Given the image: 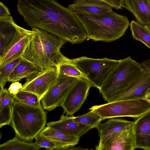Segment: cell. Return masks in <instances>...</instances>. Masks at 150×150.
Instances as JSON below:
<instances>
[{
  "mask_svg": "<svg viewBox=\"0 0 150 150\" xmlns=\"http://www.w3.org/2000/svg\"><path fill=\"white\" fill-rule=\"evenodd\" d=\"M92 87L85 78L77 79L61 105L66 116H73L81 108Z\"/></svg>",
  "mask_w": 150,
  "mask_h": 150,
  "instance_id": "10",
  "label": "cell"
},
{
  "mask_svg": "<svg viewBox=\"0 0 150 150\" xmlns=\"http://www.w3.org/2000/svg\"><path fill=\"white\" fill-rule=\"evenodd\" d=\"M150 33V25H144Z\"/></svg>",
  "mask_w": 150,
  "mask_h": 150,
  "instance_id": "35",
  "label": "cell"
},
{
  "mask_svg": "<svg viewBox=\"0 0 150 150\" xmlns=\"http://www.w3.org/2000/svg\"><path fill=\"white\" fill-rule=\"evenodd\" d=\"M102 0V1H103V0Z\"/></svg>",
  "mask_w": 150,
  "mask_h": 150,
  "instance_id": "39",
  "label": "cell"
},
{
  "mask_svg": "<svg viewBox=\"0 0 150 150\" xmlns=\"http://www.w3.org/2000/svg\"><path fill=\"white\" fill-rule=\"evenodd\" d=\"M87 33V39L109 42L123 35L130 25L125 16L111 11L99 14L74 12Z\"/></svg>",
  "mask_w": 150,
  "mask_h": 150,
  "instance_id": "2",
  "label": "cell"
},
{
  "mask_svg": "<svg viewBox=\"0 0 150 150\" xmlns=\"http://www.w3.org/2000/svg\"><path fill=\"white\" fill-rule=\"evenodd\" d=\"M149 93L150 74L144 69L139 76L114 101L145 99Z\"/></svg>",
  "mask_w": 150,
  "mask_h": 150,
  "instance_id": "11",
  "label": "cell"
},
{
  "mask_svg": "<svg viewBox=\"0 0 150 150\" xmlns=\"http://www.w3.org/2000/svg\"><path fill=\"white\" fill-rule=\"evenodd\" d=\"M22 59L23 57H21L4 65L0 66V89L4 88L8 81L10 75Z\"/></svg>",
  "mask_w": 150,
  "mask_h": 150,
  "instance_id": "27",
  "label": "cell"
},
{
  "mask_svg": "<svg viewBox=\"0 0 150 150\" xmlns=\"http://www.w3.org/2000/svg\"><path fill=\"white\" fill-rule=\"evenodd\" d=\"M140 64L130 56L119 60L99 89L103 99L113 101L143 71Z\"/></svg>",
  "mask_w": 150,
  "mask_h": 150,
  "instance_id": "4",
  "label": "cell"
},
{
  "mask_svg": "<svg viewBox=\"0 0 150 150\" xmlns=\"http://www.w3.org/2000/svg\"><path fill=\"white\" fill-rule=\"evenodd\" d=\"M35 139V143L40 148H44L48 150H58L59 148L57 144L43 135L39 134Z\"/></svg>",
  "mask_w": 150,
  "mask_h": 150,
  "instance_id": "29",
  "label": "cell"
},
{
  "mask_svg": "<svg viewBox=\"0 0 150 150\" xmlns=\"http://www.w3.org/2000/svg\"><path fill=\"white\" fill-rule=\"evenodd\" d=\"M149 3L150 4V0H147Z\"/></svg>",
  "mask_w": 150,
  "mask_h": 150,
  "instance_id": "37",
  "label": "cell"
},
{
  "mask_svg": "<svg viewBox=\"0 0 150 150\" xmlns=\"http://www.w3.org/2000/svg\"><path fill=\"white\" fill-rule=\"evenodd\" d=\"M59 74L77 79L85 78L86 76L74 64L67 60V58L63 55L57 66Z\"/></svg>",
  "mask_w": 150,
  "mask_h": 150,
  "instance_id": "25",
  "label": "cell"
},
{
  "mask_svg": "<svg viewBox=\"0 0 150 150\" xmlns=\"http://www.w3.org/2000/svg\"><path fill=\"white\" fill-rule=\"evenodd\" d=\"M77 79L59 73L56 82L41 100L44 109L51 111L57 107L61 106Z\"/></svg>",
  "mask_w": 150,
  "mask_h": 150,
  "instance_id": "7",
  "label": "cell"
},
{
  "mask_svg": "<svg viewBox=\"0 0 150 150\" xmlns=\"http://www.w3.org/2000/svg\"><path fill=\"white\" fill-rule=\"evenodd\" d=\"M146 100H150V93L149 94L145 99Z\"/></svg>",
  "mask_w": 150,
  "mask_h": 150,
  "instance_id": "36",
  "label": "cell"
},
{
  "mask_svg": "<svg viewBox=\"0 0 150 150\" xmlns=\"http://www.w3.org/2000/svg\"><path fill=\"white\" fill-rule=\"evenodd\" d=\"M130 26L133 38L150 49V33L144 26L134 20L131 21Z\"/></svg>",
  "mask_w": 150,
  "mask_h": 150,
  "instance_id": "24",
  "label": "cell"
},
{
  "mask_svg": "<svg viewBox=\"0 0 150 150\" xmlns=\"http://www.w3.org/2000/svg\"><path fill=\"white\" fill-rule=\"evenodd\" d=\"M141 66L146 69L150 74V58L145 60L140 64Z\"/></svg>",
  "mask_w": 150,
  "mask_h": 150,
  "instance_id": "34",
  "label": "cell"
},
{
  "mask_svg": "<svg viewBox=\"0 0 150 150\" xmlns=\"http://www.w3.org/2000/svg\"><path fill=\"white\" fill-rule=\"evenodd\" d=\"M73 12L99 14L112 11V7L102 0H76L67 8Z\"/></svg>",
  "mask_w": 150,
  "mask_h": 150,
  "instance_id": "18",
  "label": "cell"
},
{
  "mask_svg": "<svg viewBox=\"0 0 150 150\" xmlns=\"http://www.w3.org/2000/svg\"><path fill=\"white\" fill-rule=\"evenodd\" d=\"M42 106L29 105L16 100L12 108L10 125L20 139L32 142L45 127L46 114Z\"/></svg>",
  "mask_w": 150,
  "mask_h": 150,
  "instance_id": "3",
  "label": "cell"
},
{
  "mask_svg": "<svg viewBox=\"0 0 150 150\" xmlns=\"http://www.w3.org/2000/svg\"><path fill=\"white\" fill-rule=\"evenodd\" d=\"M134 122L122 119L111 118L104 123L100 122L96 127L100 139L96 150H98L106 141L113 134L121 130L132 128Z\"/></svg>",
  "mask_w": 150,
  "mask_h": 150,
  "instance_id": "14",
  "label": "cell"
},
{
  "mask_svg": "<svg viewBox=\"0 0 150 150\" xmlns=\"http://www.w3.org/2000/svg\"><path fill=\"white\" fill-rule=\"evenodd\" d=\"M61 117L59 120L48 122L47 126L79 138L91 129L90 126L75 122L71 116Z\"/></svg>",
  "mask_w": 150,
  "mask_h": 150,
  "instance_id": "16",
  "label": "cell"
},
{
  "mask_svg": "<svg viewBox=\"0 0 150 150\" xmlns=\"http://www.w3.org/2000/svg\"><path fill=\"white\" fill-rule=\"evenodd\" d=\"M124 8L130 11L137 21L145 25H150V4L147 0H124Z\"/></svg>",
  "mask_w": 150,
  "mask_h": 150,
  "instance_id": "19",
  "label": "cell"
},
{
  "mask_svg": "<svg viewBox=\"0 0 150 150\" xmlns=\"http://www.w3.org/2000/svg\"><path fill=\"white\" fill-rule=\"evenodd\" d=\"M67 60L86 76L92 87L99 89L119 60L107 58L94 59L82 56Z\"/></svg>",
  "mask_w": 150,
  "mask_h": 150,
  "instance_id": "6",
  "label": "cell"
},
{
  "mask_svg": "<svg viewBox=\"0 0 150 150\" xmlns=\"http://www.w3.org/2000/svg\"><path fill=\"white\" fill-rule=\"evenodd\" d=\"M35 28L39 34L42 42L46 68L57 67L63 55L60 49L66 41L47 31Z\"/></svg>",
  "mask_w": 150,
  "mask_h": 150,
  "instance_id": "9",
  "label": "cell"
},
{
  "mask_svg": "<svg viewBox=\"0 0 150 150\" xmlns=\"http://www.w3.org/2000/svg\"><path fill=\"white\" fill-rule=\"evenodd\" d=\"M58 75L57 67L43 69L32 78L26 79L21 90L35 94L41 100L55 83Z\"/></svg>",
  "mask_w": 150,
  "mask_h": 150,
  "instance_id": "8",
  "label": "cell"
},
{
  "mask_svg": "<svg viewBox=\"0 0 150 150\" xmlns=\"http://www.w3.org/2000/svg\"><path fill=\"white\" fill-rule=\"evenodd\" d=\"M147 100L148 101H149V103H150V100Z\"/></svg>",
  "mask_w": 150,
  "mask_h": 150,
  "instance_id": "38",
  "label": "cell"
},
{
  "mask_svg": "<svg viewBox=\"0 0 150 150\" xmlns=\"http://www.w3.org/2000/svg\"><path fill=\"white\" fill-rule=\"evenodd\" d=\"M35 31L22 56L23 58L42 69H45L43 46L39 33L35 28H32Z\"/></svg>",
  "mask_w": 150,
  "mask_h": 150,
  "instance_id": "15",
  "label": "cell"
},
{
  "mask_svg": "<svg viewBox=\"0 0 150 150\" xmlns=\"http://www.w3.org/2000/svg\"><path fill=\"white\" fill-rule=\"evenodd\" d=\"M14 96L15 100L24 104L36 107L41 105L38 96L31 92L21 89Z\"/></svg>",
  "mask_w": 150,
  "mask_h": 150,
  "instance_id": "28",
  "label": "cell"
},
{
  "mask_svg": "<svg viewBox=\"0 0 150 150\" xmlns=\"http://www.w3.org/2000/svg\"><path fill=\"white\" fill-rule=\"evenodd\" d=\"M71 116L75 122L90 126L91 129L96 128L103 121L100 116L92 110H90L87 113L79 116Z\"/></svg>",
  "mask_w": 150,
  "mask_h": 150,
  "instance_id": "26",
  "label": "cell"
},
{
  "mask_svg": "<svg viewBox=\"0 0 150 150\" xmlns=\"http://www.w3.org/2000/svg\"><path fill=\"white\" fill-rule=\"evenodd\" d=\"M8 8L1 2L0 3V16L10 15Z\"/></svg>",
  "mask_w": 150,
  "mask_h": 150,
  "instance_id": "33",
  "label": "cell"
},
{
  "mask_svg": "<svg viewBox=\"0 0 150 150\" xmlns=\"http://www.w3.org/2000/svg\"><path fill=\"white\" fill-rule=\"evenodd\" d=\"M12 107L7 106L0 107V128L10 125Z\"/></svg>",
  "mask_w": 150,
  "mask_h": 150,
  "instance_id": "30",
  "label": "cell"
},
{
  "mask_svg": "<svg viewBox=\"0 0 150 150\" xmlns=\"http://www.w3.org/2000/svg\"><path fill=\"white\" fill-rule=\"evenodd\" d=\"M103 120L120 117L137 118L150 110V103L145 99L114 101L95 105L89 109Z\"/></svg>",
  "mask_w": 150,
  "mask_h": 150,
  "instance_id": "5",
  "label": "cell"
},
{
  "mask_svg": "<svg viewBox=\"0 0 150 150\" xmlns=\"http://www.w3.org/2000/svg\"><path fill=\"white\" fill-rule=\"evenodd\" d=\"M133 129L135 149L150 150V110L137 118Z\"/></svg>",
  "mask_w": 150,
  "mask_h": 150,
  "instance_id": "13",
  "label": "cell"
},
{
  "mask_svg": "<svg viewBox=\"0 0 150 150\" xmlns=\"http://www.w3.org/2000/svg\"><path fill=\"white\" fill-rule=\"evenodd\" d=\"M35 31H29L19 38L12 46L8 52L0 60V66H2L16 58L22 57L24 51L29 43Z\"/></svg>",
  "mask_w": 150,
  "mask_h": 150,
  "instance_id": "22",
  "label": "cell"
},
{
  "mask_svg": "<svg viewBox=\"0 0 150 150\" xmlns=\"http://www.w3.org/2000/svg\"><path fill=\"white\" fill-rule=\"evenodd\" d=\"M116 9H122L124 7V0H103Z\"/></svg>",
  "mask_w": 150,
  "mask_h": 150,
  "instance_id": "31",
  "label": "cell"
},
{
  "mask_svg": "<svg viewBox=\"0 0 150 150\" xmlns=\"http://www.w3.org/2000/svg\"><path fill=\"white\" fill-rule=\"evenodd\" d=\"M43 135L57 144L58 150H67L78 144L79 138L66 134L59 131L47 126L39 134Z\"/></svg>",
  "mask_w": 150,
  "mask_h": 150,
  "instance_id": "20",
  "label": "cell"
},
{
  "mask_svg": "<svg viewBox=\"0 0 150 150\" xmlns=\"http://www.w3.org/2000/svg\"><path fill=\"white\" fill-rule=\"evenodd\" d=\"M39 147L33 142L21 140L16 136L0 144V150H38Z\"/></svg>",
  "mask_w": 150,
  "mask_h": 150,
  "instance_id": "23",
  "label": "cell"
},
{
  "mask_svg": "<svg viewBox=\"0 0 150 150\" xmlns=\"http://www.w3.org/2000/svg\"><path fill=\"white\" fill-rule=\"evenodd\" d=\"M17 26L11 15L0 16V60L6 54L15 36Z\"/></svg>",
  "mask_w": 150,
  "mask_h": 150,
  "instance_id": "17",
  "label": "cell"
},
{
  "mask_svg": "<svg viewBox=\"0 0 150 150\" xmlns=\"http://www.w3.org/2000/svg\"><path fill=\"white\" fill-rule=\"evenodd\" d=\"M23 87V85L18 81L12 82L8 89L9 92L13 95L16 94Z\"/></svg>",
  "mask_w": 150,
  "mask_h": 150,
  "instance_id": "32",
  "label": "cell"
},
{
  "mask_svg": "<svg viewBox=\"0 0 150 150\" xmlns=\"http://www.w3.org/2000/svg\"><path fill=\"white\" fill-rule=\"evenodd\" d=\"M42 69L23 58L10 75L8 81L14 82L24 78L31 79Z\"/></svg>",
  "mask_w": 150,
  "mask_h": 150,
  "instance_id": "21",
  "label": "cell"
},
{
  "mask_svg": "<svg viewBox=\"0 0 150 150\" xmlns=\"http://www.w3.org/2000/svg\"><path fill=\"white\" fill-rule=\"evenodd\" d=\"M17 8L31 28L46 30L73 44L87 39L74 12L55 0H18Z\"/></svg>",
  "mask_w": 150,
  "mask_h": 150,
  "instance_id": "1",
  "label": "cell"
},
{
  "mask_svg": "<svg viewBox=\"0 0 150 150\" xmlns=\"http://www.w3.org/2000/svg\"><path fill=\"white\" fill-rule=\"evenodd\" d=\"M135 149L133 127L117 132L111 136L98 150H134Z\"/></svg>",
  "mask_w": 150,
  "mask_h": 150,
  "instance_id": "12",
  "label": "cell"
}]
</instances>
